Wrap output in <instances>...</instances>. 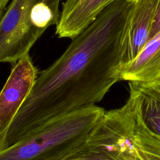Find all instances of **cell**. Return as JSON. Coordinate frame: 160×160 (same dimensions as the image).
I'll use <instances>...</instances> for the list:
<instances>
[{
    "instance_id": "1",
    "label": "cell",
    "mask_w": 160,
    "mask_h": 160,
    "mask_svg": "<svg viewBox=\"0 0 160 160\" xmlns=\"http://www.w3.org/2000/svg\"><path fill=\"white\" fill-rule=\"evenodd\" d=\"M130 8L128 0H116L41 72L0 151L49 121L102 99L119 81L121 43Z\"/></svg>"
},
{
    "instance_id": "2",
    "label": "cell",
    "mask_w": 160,
    "mask_h": 160,
    "mask_svg": "<svg viewBox=\"0 0 160 160\" xmlns=\"http://www.w3.org/2000/svg\"><path fill=\"white\" fill-rule=\"evenodd\" d=\"M104 111L93 104L54 118L0 151V160H64L82 147Z\"/></svg>"
},
{
    "instance_id": "3",
    "label": "cell",
    "mask_w": 160,
    "mask_h": 160,
    "mask_svg": "<svg viewBox=\"0 0 160 160\" xmlns=\"http://www.w3.org/2000/svg\"><path fill=\"white\" fill-rule=\"evenodd\" d=\"M61 0H11L1 15L0 61L14 65L51 26L57 25Z\"/></svg>"
},
{
    "instance_id": "4",
    "label": "cell",
    "mask_w": 160,
    "mask_h": 160,
    "mask_svg": "<svg viewBox=\"0 0 160 160\" xmlns=\"http://www.w3.org/2000/svg\"><path fill=\"white\" fill-rule=\"evenodd\" d=\"M38 77V71L29 53L13 66L0 94V145L9 128L31 92Z\"/></svg>"
},
{
    "instance_id": "5",
    "label": "cell",
    "mask_w": 160,
    "mask_h": 160,
    "mask_svg": "<svg viewBox=\"0 0 160 160\" xmlns=\"http://www.w3.org/2000/svg\"><path fill=\"white\" fill-rule=\"evenodd\" d=\"M159 1H132L121 39L120 69L132 62L149 41L152 22Z\"/></svg>"
},
{
    "instance_id": "6",
    "label": "cell",
    "mask_w": 160,
    "mask_h": 160,
    "mask_svg": "<svg viewBox=\"0 0 160 160\" xmlns=\"http://www.w3.org/2000/svg\"><path fill=\"white\" fill-rule=\"evenodd\" d=\"M116 0H66L62 2L56 34L73 39L88 27Z\"/></svg>"
},
{
    "instance_id": "7",
    "label": "cell",
    "mask_w": 160,
    "mask_h": 160,
    "mask_svg": "<svg viewBox=\"0 0 160 160\" xmlns=\"http://www.w3.org/2000/svg\"><path fill=\"white\" fill-rule=\"evenodd\" d=\"M119 81L142 83L160 81V32L148 41L132 62L121 68Z\"/></svg>"
},
{
    "instance_id": "8",
    "label": "cell",
    "mask_w": 160,
    "mask_h": 160,
    "mask_svg": "<svg viewBox=\"0 0 160 160\" xmlns=\"http://www.w3.org/2000/svg\"><path fill=\"white\" fill-rule=\"evenodd\" d=\"M129 86L142 122L160 138V81L149 83L131 81Z\"/></svg>"
},
{
    "instance_id": "9",
    "label": "cell",
    "mask_w": 160,
    "mask_h": 160,
    "mask_svg": "<svg viewBox=\"0 0 160 160\" xmlns=\"http://www.w3.org/2000/svg\"><path fill=\"white\" fill-rule=\"evenodd\" d=\"M64 160H139L125 149L100 138L88 136L82 147Z\"/></svg>"
},
{
    "instance_id": "10",
    "label": "cell",
    "mask_w": 160,
    "mask_h": 160,
    "mask_svg": "<svg viewBox=\"0 0 160 160\" xmlns=\"http://www.w3.org/2000/svg\"><path fill=\"white\" fill-rule=\"evenodd\" d=\"M135 101V99H134ZM135 101V141L143 160H160V138L151 132L142 122Z\"/></svg>"
},
{
    "instance_id": "11",
    "label": "cell",
    "mask_w": 160,
    "mask_h": 160,
    "mask_svg": "<svg viewBox=\"0 0 160 160\" xmlns=\"http://www.w3.org/2000/svg\"><path fill=\"white\" fill-rule=\"evenodd\" d=\"M159 32H160V0L159 1L158 7L152 22L149 36V40L152 38L154 36H156Z\"/></svg>"
},
{
    "instance_id": "12",
    "label": "cell",
    "mask_w": 160,
    "mask_h": 160,
    "mask_svg": "<svg viewBox=\"0 0 160 160\" xmlns=\"http://www.w3.org/2000/svg\"><path fill=\"white\" fill-rule=\"evenodd\" d=\"M9 0H0V15H1L4 11V10L7 7V5L9 2Z\"/></svg>"
},
{
    "instance_id": "13",
    "label": "cell",
    "mask_w": 160,
    "mask_h": 160,
    "mask_svg": "<svg viewBox=\"0 0 160 160\" xmlns=\"http://www.w3.org/2000/svg\"><path fill=\"white\" fill-rule=\"evenodd\" d=\"M128 1H135V0H128Z\"/></svg>"
}]
</instances>
